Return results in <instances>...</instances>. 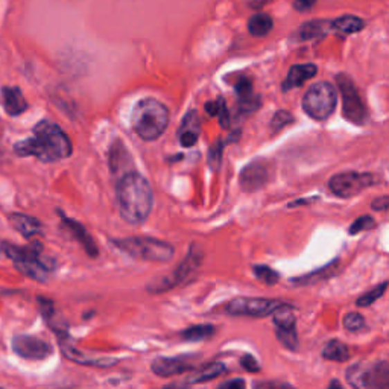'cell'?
I'll return each instance as SVG.
<instances>
[{
  "label": "cell",
  "instance_id": "obj_1",
  "mask_svg": "<svg viewBox=\"0 0 389 389\" xmlns=\"http://www.w3.org/2000/svg\"><path fill=\"white\" fill-rule=\"evenodd\" d=\"M72 151L73 147L66 132L51 120L37 123L33 137L14 145V152L19 157H35L44 163L69 159Z\"/></svg>",
  "mask_w": 389,
  "mask_h": 389
},
{
  "label": "cell",
  "instance_id": "obj_2",
  "mask_svg": "<svg viewBox=\"0 0 389 389\" xmlns=\"http://www.w3.org/2000/svg\"><path fill=\"white\" fill-rule=\"evenodd\" d=\"M118 201L120 215L128 224L138 225L145 222L154 204L150 183L140 174H125L118 184Z\"/></svg>",
  "mask_w": 389,
  "mask_h": 389
},
{
  "label": "cell",
  "instance_id": "obj_3",
  "mask_svg": "<svg viewBox=\"0 0 389 389\" xmlns=\"http://www.w3.org/2000/svg\"><path fill=\"white\" fill-rule=\"evenodd\" d=\"M131 123L132 129L136 131V134L140 138L146 140V142H154L168 128L169 110L165 104H161L157 99H142L138 100L134 110H132Z\"/></svg>",
  "mask_w": 389,
  "mask_h": 389
},
{
  "label": "cell",
  "instance_id": "obj_4",
  "mask_svg": "<svg viewBox=\"0 0 389 389\" xmlns=\"http://www.w3.org/2000/svg\"><path fill=\"white\" fill-rule=\"evenodd\" d=\"M2 250L6 257H10L14 262L15 268L26 277L37 280V282H46L52 272L55 271V260L44 255L42 246L38 244L29 246H15L3 242Z\"/></svg>",
  "mask_w": 389,
  "mask_h": 389
},
{
  "label": "cell",
  "instance_id": "obj_5",
  "mask_svg": "<svg viewBox=\"0 0 389 389\" xmlns=\"http://www.w3.org/2000/svg\"><path fill=\"white\" fill-rule=\"evenodd\" d=\"M113 244L118 246L120 251L131 255V257L146 262L166 263L170 262L175 253L172 245L152 237L116 239L113 240Z\"/></svg>",
  "mask_w": 389,
  "mask_h": 389
},
{
  "label": "cell",
  "instance_id": "obj_6",
  "mask_svg": "<svg viewBox=\"0 0 389 389\" xmlns=\"http://www.w3.org/2000/svg\"><path fill=\"white\" fill-rule=\"evenodd\" d=\"M338 107L336 89L329 82H316L310 85L302 98V110L315 120H325Z\"/></svg>",
  "mask_w": 389,
  "mask_h": 389
},
{
  "label": "cell",
  "instance_id": "obj_7",
  "mask_svg": "<svg viewBox=\"0 0 389 389\" xmlns=\"http://www.w3.org/2000/svg\"><path fill=\"white\" fill-rule=\"evenodd\" d=\"M345 377L353 389H389V363H356L347 370Z\"/></svg>",
  "mask_w": 389,
  "mask_h": 389
},
{
  "label": "cell",
  "instance_id": "obj_8",
  "mask_svg": "<svg viewBox=\"0 0 389 389\" xmlns=\"http://www.w3.org/2000/svg\"><path fill=\"white\" fill-rule=\"evenodd\" d=\"M201 262H202V253L197 246H192V250L189 251L188 255H186L184 262L172 272V274L154 280V282L146 286V289L151 293H163L169 289H174V287H177L178 284L184 283L186 280H188L193 272L199 268Z\"/></svg>",
  "mask_w": 389,
  "mask_h": 389
},
{
  "label": "cell",
  "instance_id": "obj_9",
  "mask_svg": "<svg viewBox=\"0 0 389 389\" xmlns=\"http://www.w3.org/2000/svg\"><path fill=\"white\" fill-rule=\"evenodd\" d=\"M336 80L342 96L344 118L356 125H363L367 122V108H365L359 90L356 89L352 78L347 75H338Z\"/></svg>",
  "mask_w": 389,
  "mask_h": 389
},
{
  "label": "cell",
  "instance_id": "obj_10",
  "mask_svg": "<svg viewBox=\"0 0 389 389\" xmlns=\"http://www.w3.org/2000/svg\"><path fill=\"white\" fill-rule=\"evenodd\" d=\"M379 183V178L372 174H361V172H342L334 175L329 188L333 194L339 198H353L365 189L371 188Z\"/></svg>",
  "mask_w": 389,
  "mask_h": 389
},
{
  "label": "cell",
  "instance_id": "obj_11",
  "mask_svg": "<svg viewBox=\"0 0 389 389\" xmlns=\"http://www.w3.org/2000/svg\"><path fill=\"white\" fill-rule=\"evenodd\" d=\"M283 302L269 298H250V297H239L231 300L225 312L233 316H253V318H263L272 315L275 310L282 306Z\"/></svg>",
  "mask_w": 389,
  "mask_h": 389
},
{
  "label": "cell",
  "instance_id": "obj_12",
  "mask_svg": "<svg viewBox=\"0 0 389 389\" xmlns=\"http://www.w3.org/2000/svg\"><path fill=\"white\" fill-rule=\"evenodd\" d=\"M274 324L277 338L282 345L292 352L298 350V334H297V320H295L293 309L289 305H282L274 314Z\"/></svg>",
  "mask_w": 389,
  "mask_h": 389
},
{
  "label": "cell",
  "instance_id": "obj_13",
  "mask_svg": "<svg viewBox=\"0 0 389 389\" xmlns=\"http://www.w3.org/2000/svg\"><path fill=\"white\" fill-rule=\"evenodd\" d=\"M14 353L28 361H44L52 354L53 348L48 341L30 336V334H19L12 339Z\"/></svg>",
  "mask_w": 389,
  "mask_h": 389
},
{
  "label": "cell",
  "instance_id": "obj_14",
  "mask_svg": "<svg viewBox=\"0 0 389 389\" xmlns=\"http://www.w3.org/2000/svg\"><path fill=\"white\" fill-rule=\"evenodd\" d=\"M271 166L268 161L255 160L251 161L242 172H240V188L245 192H254L263 188L269 181Z\"/></svg>",
  "mask_w": 389,
  "mask_h": 389
},
{
  "label": "cell",
  "instance_id": "obj_15",
  "mask_svg": "<svg viewBox=\"0 0 389 389\" xmlns=\"http://www.w3.org/2000/svg\"><path fill=\"white\" fill-rule=\"evenodd\" d=\"M151 370L159 377H174L194 370V363L189 357H157L151 365Z\"/></svg>",
  "mask_w": 389,
  "mask_h": 389
},
{
  "label": "cell",
  "instance_id": "obj_16",
  "mask_svg": "<svg viewBox=\"0 0 389 389\" xmlns=\"http://www.w3.org/2000/svg\"><path fill=\"white\" fill-rule=\"evenodd\" d=\"M60 217L63 219L64 227L70 233H72V236L78 240V242L81 244V246L84 248V251L87 253L91 259L98 257V254H99L98 245L95 244V240H93V237L90 236V233L85 230L84 225H81L80 222L75 221V219H70V217H67L63 212H60Z\"/></svg>",
  "mask_w": 389,
  "mask_h": 389
},
{
  "label": "cell",
  "instance_id": "obj_17",
  "mask_svg": "<svg viewBox=\"0 0 389 389\" xmlns=\"http://www.w3.org/2000/svg\"><path fill=\"white\" fill-rule=\"evenodd\" d=\"M66 338H67V334H66V336H60V345H61V350H63L64 356L70 361H73L76 363H81V365H89V367H99V368H110V367H114V365L118 363V359H113V357L89 359V357H85L81 352H78V350L73 345H70Z\"/></svg>",
  "mask_w": 389,
  "mask_h": 389
},
{
  "label": "cell",
  "instance_id": "obj_18",
  "mask_svg": "<svg viewBox=\"0 0 389 389\" xmlns=\"http://www.w3.org/2000/svg\"><path fill=\"white\" fill-rule=\"evenodd\" d=\"M201 132V122L197 111H189L186 114V118L181 122V127L178 129V140H180L181 146L192 147L198 142Z\"/></svg>",
  "mask_w": 389,
  "mask_h": 389
},
{
  "label": "cell",
  "instance_id": "obj_19",
  "mask_svg": "<svg viewBox=\"0 0 389 389\" xmlns=\"http://www.w3.org/2000/svg\"><path fill=\"white\" fill-rule=\"evenodd\" d=\"M236 93L239 96V108L244 113H253L260 107V98L254 95L253 82L248 78H242L236 85Z\"/></svg>",
  "mask_w": 389,
  "mask_h": 389
},
{
  "label": "cell",
  "instance_id": "obj_20",
  "mask_svg": "<svg viewBox=\"0 0 389 389\" xmlns=\"http://www.w3.org/2000/svg\"><path fill=\"white\" fill-rule=\"evenodd\" d=\"M8 219H10L12 228L15 231H19L20 235L26 239H30L37 235H42V231H43V224L33 216H28L23 213H11Z\"/></svg>",
  "mask_w": 389,
  "mask_h": 389
},
{
  "label": "cell",
  "instance_id": "obj_21",
  "mask_svg": "<svg viewBox=\"0 0 389 389\" xmlns=\"http://www.w3.org/2000/svg\"><path fill=\"white\" fill-rule=\"evenodd\" d=\"M2 102L5 111L15 118L28 110V102L19 87H5L2 90Z\"/></svg>",
  "mask_w": 389,
  "mask_h": 389
},
{
  "label": "cell",
  "instance_id": "obj_22",
  "mask_svg": "<svg viewBox=\"0 0 389 389\" xmlns=\"http://www.w3.org/2000/svg\"><path fill=\"white\" fill-rule=\"evenodd\" d=\"M318 72V67L315 64H297L292 66L287 72L286 80L283 82V90L287 91L291 89L301 87L310 78H314Z\"/></svg>",
  "mask_w": 389,
  "mask_h": 389
},
{
  "label": "cell",
  "instance_id": "obj_23",
  "mask_svg": "<svg viewBox=\"0 0 389 389\" xmlns=\"http://www.w3.org/2000/svg\"><path fill=\"white\" fill-rule=\"evenodd\" d=\"M365 26V23L362 19L356 17V15H342V17H338L336 20L330 21V28L332 30L342 35H350V34H356L362 30Z\"/></svg>",
  "mask_w": 389,
  "mask_h": 389
},
{
  "label": "cell",
  "instance_id": "obj_24",
  "mask_svg": "<svg viewBox=\"0 0 389 389\" xmlns=\"http://www.w3.org/2000/svg\"><path fill=\"white\" fill-rule=\"evenodd\" d=\"M323 357L332 362H347L350 359V352L345 344L338 339H332L323 350Z\"/></svg>",
  "mask_w": 389,
  "mask_h": 389
},
{
  "label": "cell",
  "instance_id": "obj_25",
  "mask_svg": "<svg viewBox=\"0 0 389 389\" xmlns=\"http://www.w3.org/2000/svg\"><path fill=\"white\" fill-rule=\"evenodd\" d=\"M272 26H274V21L268 14H255L248 21V30L254 37L268 35L272 30Z\"/></svg>",
  "mask_w": 389,
  "mask_h": 389
},
{
  "label": "cell",
  "instance_id": "obj_26",
  "mask_svg": "<svg viewBox=\"0 0 389 389\" xmlns=\"http://www.w3.org/2000/svg\"><path fill=\"white\" fill-rule=\"evenodd\" d=\"M215 334V327L210 324H198L192 325L181 333V339L188 342H201L210 339Z\"/></svg>",
  "mask_w": 389,
  "mask_h": 389
},
{
  "label": "cell",
  "instance_id": "obj_27",
  "mask_svg": "<svg viewBox=\"0 0 389 389\" xmlns=\"http://www.w3.org/2000/svg\"><path fill=\"white\" fill-rule=\"evenodd\" d=\"M225 371H227V368H225L224 363H210L190 379V383L208 382V380H213L216 377H219L221 374H224Z\"/></svg>",
  "mask_w": 389,
  "mask_h": 389
},
{
  "label": "cell",
  "instance_id": "obj_28",
  "mask_svg": "<svg viewBox=\"0 0 389 389\" xmlns=\"http://www.w3.org/2000/svg\"><path fill=\"white\" fill-rule=\"evenodd\" d=\"M206 111L210 116H216L217 119H219V123L224 128H228L230 125V113H228V108L225 105V100L222 98H219L215 102H208L206 104Z\"/></svg>",
  "mask_w": 389,
  "mask_h": 389
},
{
  "label": "cell",
  "instance_id": "obj_29",
  "mask_svg": "<svg viewBox=\"0 0 389 389\" xmlns=\"http://www.w3.org/2000/svg\"><path fill=\"white\" fill-rule=\"evenodd\" d=\"M329 28H330L329 21H323V20L310 21V23H306L305 26H301L300 35L302 40H312V38L324 35L327 30H329Z\"/></svg>",
  "mask_w": 389,
  "mask_h": 389
},
{
  "label": "cell",
  "instance_id": "obj_30",
  "mask_svg": "<svg viewBox=\"0 0 389 389\" xmlns=\"http://www.w3.org/2000/svg\"><path fill=\"white\" fill-rule=\"evenodd\" d=\"M386 287H388V282L380 283L379 286L374 287V289H371L370 292H365L362 297H359L356 305L359 307H370L371 305H374V301L383 297V293L386 292Z\"/></svg>",
  "mask_w": 389,
  "mask_h": 389
},
{
  "label": "cell",
  "instance_id": "obj_31",
  "mask_svg": "<svg viewBox=\"0 0 389 389\" xmlns=\"http://www.w3.org/2000/svg\"><path fill=\"white\" fill-rule=\"evenodd\" d=\"M253 272H254V275L259 278V282H262L263 284H268V286L277 284L280 280L278 272L269 266H264V264H257V266H254Z\"/></svg>",
  "mask_w": 389,
  "mask_h": 389
},
{
  "label": "cell",
  "instance_id": "obj_32",
  "mask_svg": "<svg viewBox=\"0 0 389 389\" xmlns=\"http://www.w3.org/2000/svg\"><path fill=\"white\" fill-rule=\"evenodd\" d=\"M344 327L348 330V332H353V333H357V332H362L365 327H367V323H365V318L359 314H348L345 315L344 318Z\"/></svg>",
  "mask_w": 389,
  "mask_h": 389
},
{
  "label": "cell",
  "instance_id": "obj_33",
  "mask_svg": "<svg viewBox=\"0 0 389 389\" xmlns=\"http://www.w3.org/2000/svg\"><path fill=\"white\" fill-rule=\"evenodd\" d=\"M374 225H376V222L371 216H362L352 224V227H350L348 233L350 235H357V233H361V231L374 228Z\"/></svg>",
  "mask_w": 389,
  "mask_h": 389
},
{
  "label": "cell",
  "instance_id": "obj_34",
  "mask_svg": "<svg viewBox=\"0 0 389 389\" xmlns=\"http://www.w3.org/2000/svg\"><path fill=\"white\" fill-rule=\"evenodd\" d=\"M292 120H293V118L291 116V113L278 111V113H275L274 119H272V122H271V128L274 131H278V129H282L283 127H286L287 123H291Z\"/></svg>",
  "mask_w": 389,
  "mask_h": 389
},
{
  "label": "cell",
  "instance_id": "obj_35",
  "mask_svg": "<svg viewBox=\"0 0 389 389\" xmlns=\"http://www.w3.org/2000/svg\"><path fill=\"white\" fill-rule=\"evenodd\" d=\"M240 365H242V368L246 370L248 372H257V371H260L259 362L255 361V357H253L251 354H245L242 359H240Z\"/></svg>",
  "mask_w": 389,
  "mask_h": 389
},
{
  "label": "cell",
  "instance_id": "obj_36",
  "mask_svg": "<svg viewBox=\"0 0 389 389\" xmlns=\"http://www.w3.org/2000/svg\"><path fill=\"white\" fill-rule=\"evenodd\" d=\"M254 389H297L291 385H287L284 382H278V380H274V382H257L254 383Z\"/></svg>",
  "mask_w": 389,
  "mask_h": 389
},
{
  "label": "cell",
  "instance_id": "obj_37",
  "mask_svg": "<svg viewBox=\"0 0 389 389\" xmlns=\"http://www.w3.org/2000/svg\"><path fill=\"white\" fill-rule=\"evenodd\" d=\"M221 155H222V143L216 142L212 150H210V165L212 166H217L221 163Z\"/></svg>",
  "mask_w": 389,
  "mask_h": 389
},
{
  "label": "cell",
  "instance_id": "obj_38",
  "mask_svg": "<svg viewBox=\"0 0 389 389\" xmlns=\"http://www.w3.org/2000/svg\"><path fill=\"white\" fill-rule=\"evenodd\" d=\"M217 389H245V382L242 379H233L217 386Z\"/></svg>",
  "mask_w": 389,
  "mask_h": 389
},
{
  "label": "cell",
  "instance_id": "obj_39",
  "mask_svg": "<svg viewBox=\"0 0 389 389\" xmlns=\"http://www.w3.org/2000/svg\"><path fill=\"white\" fill-rule=\"evenodd\" d=\"M315 3H316V0H293L295 10H298V11L312 10Z\"/></svg>",
  "mask_w": 389,
  "mask_h": 389
},
{
  "label": "cell",
  "instance_id": "obj_40",
  "mask_svg": "<svg viewBox=\"0 0 389 389\" xmlns=\"http://www.w3.org/2000/svg\"><path fill=\"white\" fill-rule=\"evenodd\" d=\"M388 204H389L388 197H382V198L376 199L374 204H372V208H374V210H386Z\"/></svg>",
  "mask_w": 389,
  "mask_h": 389
},
{
  "label": "cell",
  "instance_id": "obj_41",
  "mask_svg": "<svg viewBox=\"0 0 389 389\" xmlns=\"http://www.w3.org/2000/svg\"><path fill=\"white\" fill-rule=\"evenodd\" d=\"M163 389H188V385L181 383V382H175V383H170V385L165 386Z\"/></svg>",
  "mask_w": 389,
  "mask_h": 389
},
{
  "label": "cell",
  "instance_id": "obj_42",
  "mask_svg": "<svg viewBox=\"0 0 389 389\" xmlns=\"http://www.w3.org/2000/svg\"><path fill=\"white\" fill-rule=\"evenodd\" d=\"M327 389H345V388L342 386V383L339 382V380H332L329 388H327Z\"/></svg>",
  "mask_w": 389,
  "mask_h": 389
},
{
  "label": "cell",
  "instance_id": "obj_43",
  "mask_svg": "<svg viewBox=\"0 0 389 389\" xmlns=\"http://www.w3.org/2000/svg\"><path fill=\"white\" fill-rule=\"evenodd\" d=\"M0 389H3V388H0Z\"/></svg>",
  "mask_w": 389,
  "mask_h": 389
}]
</instances>
